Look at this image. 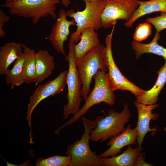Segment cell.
Listing matches in <instances>:
<instances>
[{
	"label": "cell",
	"instance_id": "9c48e42d",
	"mask_svg": "<svg viewBox=\"0 0 166 166\" xmlns=\"http://www.w3.org/2000/svg\"><path fill=\"white\" fill-rule=\"evenodd\" d=\"M139 0H106L101 14L102 27L108 28L116 25L118 19L129 21L139 6Z\"/></svg>",
	"mask_w": 166,
	"mask_h": 166
},
{
	"label": "cell",
	"instance_id": "ba28073f",
	"mask_svg": "<svg viewBox=\"0 0 166 166\" xmlns=\"http://www.w3.org/2000/svg\"><path fill=\"white\" fill-rule=\"evenodd\" d=\"M115 25L110 34L106 37L104 55L108 68V73L106 74V80L109 86L113 91L120 90L131 92L136 98L141 96L144 90L133 84L125 77L121 73L116 65L113 58L112 50V42Z\"/></svg>",
	"mask_w": 166,
	"mask_h": 166
},
{
	"label": "cell",
	"instance_id": "d6986e66",
	"mask_svg": "<svg viewBox=\"0 0 166 166\" xmlns=\"http://www.w3.org/2000/svg\"><path fill=\"white\" fill-rule=\"evenodd\" d=\"M140 151L138 146L133 148L132 145H129L119 155L102 158L101 166H134L136 157Z\"/></svg>",
	"mask_w": 166,
	"mask_h": 166
},
{
	"label": "cell",
	"instance_id": "3957f363",
	"mask_svg": "<svg viewBox=\"0 0 166 166\" xmlns=\"http://www.w3.org/2000/svg\"><path fill=\"white\" fill-rule=\"evenodd\" d=\"M131 117L127 104H124V109L120 112L112 109H109L107 115L99 116L95 118L97 126L90 133V140L96 142L101 140L102 142L118 135L124 130V126Z\"/></svg>",
	"mask_w": 166,
	"mask_h": 166
},
{
	"label": "cell",
	"instance_id": "ac0fdd59",
	"mask_svg": "<svg viewBox=\"0 0 166 166\" xmlns=\"http://www.w3.org/2000/svg\"><path fill=\"white\" fill-rule=\"evenodd\" d=\"M139 6L131 19L124 23L128 28L132 27L134 23L140 18L156 12L166 13V0H150L139 1Z\"/></svg>",
	"mask_w": 166,
	"mask_h": 166
},
{
	"label": "cell",
	"instance_id": "603a6c76",
	"mask_svg": "<svg viewBox=\"0 0 166 166\" xmlns=\"http://www.w3.org/2000/svg\"><path fill=\"white\" fill-rule=\"evenodd\" d=\"M71 160L69 156L56 155L45 159L38 158L35 164L36 166H70Z\"/></svg>",
	"mask_w": 166,
	"mask_h": 166
},
{
	"label": "cell",
	"instance_id": "5b68a950",
	"mask_svg": "<svg viewBox=\"0 0 166 166\" xmlns=\"http://www.w3.org/2000/svg\"><path fill=\"white\" fill-rule=\"evenodd\" d=\"M74 42L69 39L68 45L69 53L65 57L66 61L68 62L69 68L66 78L68 102L64 105L63 109L64 119H66L70 114L74 115L79 111L83 100L81 93L82 82L76 63L74 50Z\"/></svg>",
	"mask_w": 166,
	"mask_h": 166
},
{
	"label": "cell",
	"instance_id": "7402d4cb",
	"mask_svg": "<svg viewBox=\"0 0 166 166\" xmlns=\"http://www.w3.org/2000/svg\"><path fill=\"white\" fill-rule=\"evenodd\" d=\"M25 57L23 53L17 59L12 68L8 69L6 74V81L8 84L10 85V89L15 86H18L24 83L23 75V65Z\"/></svg>",
	"mask_w": 166,
	"mask_h": 166
},
{
	"label": "cell",
	"instance_id": "8fae6325",
	"mask_svg": "<svg viewBox=\"0 0 166 166\" xmlns=\"http://www.w3.org/2000/svg\"><path fill=\"white\" fill-rule=\"evenodd\" d=\"M58 15V18L53 25L47 39L58 53L65 56L64 43L70 34V27L75 26L76 22L73 19L67 20L66 12L63 9L59 10Z\"/></svg>",
	"mask_w": 166,
	"mask_h": 166
},
{
	"label": "cell",
	"instance_id": "9a60e30c",
	"mask_svg": "<svg viewBox=\"0 0 166 166\" xmlns=\"http://www.w3.org/2000/svg\"><path fill=\"white\" fill-rule=\"evenodd\" d=\"M95 30L93 28L89 27L85 29L81 32L80 42L74 45L75 61L81 59L90 50L101 44L98 34Z\"/></svg>",
	"mask_w": 166,
	"mask_h": 166
},
{
	"label": "cell",
	"instance_id": "30bf717a",
	"mask_svg": "<svg viewBox=\"0 0 166 166\" xmlns=\"http://www.w3.org/2000/svg\"><path fill=\"white\" fill-rule=\"evenodd\" d=\"M67 72V70L63 71L53 80L38 86L30 97L26 119L30 128V141L32 140L31 117L34 109L45 99L51 96L59 94L64 90L66 85Z\"/></svg>",
	"mask_w": 166,
	"mask_h": 166
},
{
	"label": "cell",
	"instance_id": "f546056e",
	"mask_svg": "<svg viewBox=\"0 0 166 166\" xmlns=\"http://www.w3.org/2000/svg\"><path fill=\"white\" fill-rule=\"evenodd\" d=\"M88 0L90 1H97L101 0Z\"/></svg>",
	"mask_w": 166,
	"mask_h": 166
},
{
	"label": "cell",
	"instance_id": "52a82bcc",
	"mask_svg": "<svg viewBox=\"0 0 166 166\" xmlns=\"http://www.w3.org/2000/svg\"><path fill=\"white\" fill-rule=\"evenodd\" d=\"M83 0L85 5L84 10L75 12L73 9H71L66 12L67 16L73 18L76 22L77 29L71 34L70 38L75 43L80 40L81 33L85 29L90 27L97 30L102 27L101 16L105 5L106 0Z\"/></svg>",
	"mask_w": 166,
	"mask_h": 166
},
{
	"label": "cell",
	"instance_id": "ffe728a7",
	"mask_svg": "<svg viewBox=\"0 0 166 166\" xmlns=\"http://www.w3.org/2000/svg\"><path fill=\"white\" fill-rule=\"evenodd\" d=\"M160 38L159 33L156 32L151 42L147 44L134 40L132 42V49L135 51L136 59L145 53H151L162 56L166 61V48L159 45L158 41Z\"/></svg>",
	"mask_w": 166,
	"mask_h": 166
},
{
	"label": "cell",
	"instance_id": "5bb4252c",
	"mask_svg": "<svg viewBox=\"0 0 166 166\" xmlns=\"http://www.w3.org/2000/svg\"><path fill=\"white\" fill-rule=\"evenodd\" d=\"M35 85L48 78L55 69L54 58L47 50L39 49L35 55Z\"/></svg>",
	"mask_w": 166,
	"mask_h": 166
},
{
	"label": "cell",
	"instance_id": "d4e9b609",
	"mask_svg": "<svg viewBox=\"0 0 166 166\" xmlns=\"http://www.w3.org/2000/svg\"><path fill=\"white\" fill-rule=\"evenodd\" d=\"M146 21L154 26L157 32L159 33L166 29V13L161 12L160 16L148 18Z\"/></svg>",
	"mask_w": 166,
	"mask_h": 166
},
{
	"label": "cell",
	"instance_id": "44dd1931",
	"mask_svg": "<svg viewBox=\"0 0 166 166\" xmlns=\"http://www.w3.org/2000/svg\"><path fill=\"white\" fill-rule=\"evenodd\" d=\"M23 53L25 60L23 65V75L24 82L26 83H35V55L34 49L23 43Z\"/></svg>",
	"mask_w": 166,
	"mask_h": 166
},
{
	"label": "cell",
	"instance_id": "277c9868",
	"mask_svg": "<svg viewBox=\"0 0 166 166\" xmlns=\"http://www.w3.org/2000/svg\"><path fill=\"white\" fill-rule=\"evenodd\" d=\"M106 74V72L98 70L93 76L95 81L93 89L88 96L84 105L72 118L58 128L55 131V134H58L61 129L77 121L94 105L103 102L110 106L115 104L116 96L107 83Z\"/></svg>",
	"mask_w": 166,
	"mask_h": 166
},
{
	"label": "cell",
	"instance_id": "f1b7e54d",
	"mask_svg": "<svg viewBox=\"0 0 166 166\" xmlns=\"http://www.w3.org/2000/svg\"><path fill=\"white\" fill-rule=\"evenodd\" d=\"M13 0H6V1H5L4 3L5 4L8 3L10 2H11Z\"/></svg>",
	"mask_w": 166,
	"mask_h": 166
},
{
	"label": "cell",
	"instance_id": "cb8c5ba5",
	"mask_svg": "<svg viewBox=\"0 0 166 166\" xmlns=\"http://www.w3.org/2000/svg\"><path fill=\"white\" fill-rule=\"evenodd\" d=\"M152 27L151 24L147 22L140 24L133 34L134 40L140 42L147 39L151 34Z\"/></svg>",
	"mask_w": 166,
	"mask_h": 166
},
{
	"label": "cell",
	"instance_id": "83f0119b",
	"mask_svg": "<svg viewBox=\"0 0 166 166\" xmlns=\"http://www.w3.org/2000/svg\"><path fill=\"white\" fill-rule=\"evenodd\" d=\"M62 4L66 8L70 4L71 2L69 0H61Z\"/></svg>",
	"mask_w": 166,
	"mask_h": 166
},
{
	"label": "cell",
	"instance_id": "4fadbf2b",
	"mask_svg": "<svg viewBox=\"0 0 166 166\" xmlns=\"http://www.w3.org/2000/svg\"><path fill=\"white\" fill-rule=\"evenodd\" d=\"M131 124H128L124 130L118 135L111 138L107 143L109 148L99 155L101 158L113 157L121 152L124 147L137 144V132L135 127L132 129Z\"/></svg>",
	"mask_w": 166,
	"mask_h": 166
},
{
	"label": "cell",
	"instance_id": "8992f818",
	"mask_svg": "<svg viewBox=\"0 0 166 166\" xmlns=\"http://www.w3.org/2000/svg\"><path fill=\"white\" fill-rule=\"evenodd\" d=\"M105 47L101 44L76 61L82 82L81 93L85 101L89 93L92 79L98 70L106 72L108 68L104 57Z\"/></svg>",
	"mask_w": 166,
	"mask_h": 166
},
{
	"label": "cell",
	"instance_id": "7a4b0ae2",
	"mask_svg": "<svg viewBox=\"0 0 166 166\" xmlns=\"http://www.w3.org/2000/svg\"><path fill=\"white\" fill-rule=\"evenodd\" d=\"M60 0H13L1 6L9 9L10 14L18 17L31 18L37 24L41 18L50 16L57 18L56 5Z\"/></svg>",
	"mask_w": 166,
	"mask_h": 166
},
{
	"label": "cell",
	"instance_id": "7c38bea8",
	"mask_svg": "<svg viewBox=\"0 0 166 166\" xmlns=\"http://www.w3.org/2000/svg\"><path fill=\"white\" fill-rule=\"evenodd\" d=\"M134 104L138 112L137 122L136 127L137 132V144L141 151L143 150L142 145L146 134L149 132H152L153 136H154L157 130L155 128H150V122L151 120L155 121L158 118L159 114L153 113L152 111L158 107L159 105H146L136 101H134Z\"/></svg>",
	"mask_w": 166,
	"mask_h": 166
},
{
	"label": "cell",
	"instance_id": "e0dca14e",
	"mask_svg": "<svg viewBox=\"0 0 166 166\" xmlns=\"http://www.w3.org/2000/svg\"><path fill=\"white\" fill-rule=\"evenodd\" d=\"M157 73L158 77L153 87L149 90H144L141 96L136 98V102L146 105L156 104L158 96L166 82V61Z\"/></svg>",
	"mask_w": 166,
	"mask_h": 166
},
{
	"label": "cell",
	"instance_id": "2e32d148",
	"mask_svg": "<svg viewBox=\"0 0 166 166\" xmlns=\"http://www.w3.org/2000/svg\"><path fill=\"white\" fill-rule=\"evenodd\" d=\"M23 43L7 42L0 47V75H6L9 66L23 53Z\"/></svg>",
	"mask_w": 166,
	"mask_h": 166
},
{
	"label": "cell",
	"instance_id": "6da1fadb",
	"mask_svg": "<svg viewBox=\"0 0 166 166\" xmlns=\"http://www.w3.org/2000/svg\"><path fill=\"white\" fill-rule=\"evenodd\" d=\"M84 132L80 139L68 146L66 155L71 157L70 166H101L102 158L91 149L89 144L90 134L97 126V120H90L86 117L81 118Z\"/></svg>",
	"mask_w": 166,
	"mask_h": 166
},
{
	"label": "cell",
	"instance_id": "484cf974",
	"mask_svg": "<svg viewBox=\"0 0 166 166\" xmlns=\"http://www.w3.org/2000/svg\"><path fill=\"white\" fill-rule=\"evenodd\" d=\"M10 19V17L6 14L2 10L0 9V37L5 36L6 32L3 29L4 24L8 22Z\"/></svg>",
	"mask_w": 166,
	"mask_h": 166
},
{
	"label": "cell",
	"instance_id": "4316f807",
	"mask_svg": "<svg viewBox=\"0 0 166 166\" xmlns=\"http://www.w3.org/2000/svg\"><path fill=\"white\" fill-rule=\"evenodd\" d=\"M143 153L140 151L138 154L134 163L135 166H152L153 165L146 162Z\"/></svg>",
	"mask_w": 166,
	"mask_h": 166
}]
</instances>
